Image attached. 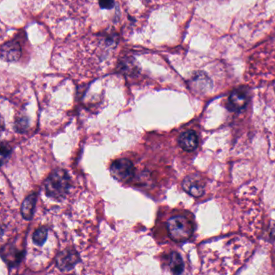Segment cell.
<instances>
[{
	"label": "cell",
	"mask_w": 275,
	"mask_h": 275,
	"mask_svg": "<svg viewBox=\"0 0 275 275\" xmlns=\"http://www.w3.org/2000/svg\"><path fill=\"white\" fill-rule=\"evenodd\" d=\"M48 232L49 231L46 227H41L36 230L33 235V241L34 242V244L38 246H42L47 240Z\"/></svg>",
	"instance_id": "11"
},
{
	"label": "cell",
	"mask_w": 275,
	"mask_h": 275,
	"mask_svg": "<svg viewBox=\"0 0 275 275\" xmlns=\"http://www.w3.org/2000/svg\"><path fill=\"white\" fill-rule=\"evenodd\" d=\"M110 173L116 180L126 182L133 178L135 167L130 160L120 158L112 162L110 166Z\"/></svg>",
	"instance_id": "3"
},
{
	"label": "cell",
	"mask_w": 275,
	"mask_h": 275,
	"mask_svg": "<svg viewBox=\"0 0 275 275\" xmlns=\"http://www.w3.org/2000/svg\"><path fill=\"white\" fill-rule=\"evenodd\" d=\"M37 203V194L34 193L25 198L21 205V214L24 219L31 220L34 217V210Z\"/></svg>",
	"instance_id": "8"
},
{
	"label": "cell",
	"mask_w": 275,
	"mask_h": 275,
	"mask_svg": "<svg viewBox=\"0 0 275 275\" xmlns=\"http://www.w3.org/2000/svg\"><path fill=\"white\" fill-rule=\"evenodd\" d=\"M21 56V47L15 42L5 44L2 47V58L7 61H16Z\"/></svg>",
	"instance_id": "9"
},
{
	"label": "cell",
	"mask_w": 275,
	"mask_h": 275,
	"mask_svg": "<svg viewBox=\"0 0 275 275\" xmlns=\"http://www.w3.org/2000/svg\"><path fill=\"white\" fill-rule=\"evenodd\" d=\"M71 189V178L62 169H57L48 176L45 182V190L48 197L55 200L64 199Z\"/></svg>",
	"instance_id": "1"
},
{
	"label": "cell",
	"mask_w": 275,
	"mask_h": 275,
	"mask_svg": "<svg viewBox=\"0 0 275 275\" xmlns=\"http://www.w3.org/2000/svg\"><path fill=\"white\" fill-rule=\"evenodd\" d=\"M182 185V188L187 194L195 198L202 196L204 193V182L199 174H189L183 179Z\"/></svg>",
	"instance_id": "5"
},
{
	"label": "cell",
	"mask_w": 275,
	"mask_h": 275,
	"mask_svg": "<svg viewBox=\"0 0 275 275\" xmlns=\"http://www.w3.org/2000/svg\"><path fill=\"white\" fill-rule=\"evenodd\" d=\"M178 144L185 151L190 152L195 150L199 144L198 137L195 131L187 130L182 133L178 138Z\"/></svg>",
	"instance_id": "7"
},
{
	"label": "cell",
	"mask_w": 275,
	"mask_h": 275,
	"mask_svg": "<svg viewBox=\"0 0 275 275\" xmlns=\"http://www.w3.org/2000/svg\"><path fill=\"white\" fill-rule=\"evenodd\" d=\"M169 266L172 273L180 274L184 269V262L181 255L177 252H172L169 255Z\"/></svg>",
	"instance_id": "10"
},
{
	"label": "cell",
	"mask_w": 275,
	"mask_h": 275,
	"mask_svg": "<svg viewBox=\"0 0 275 275\" xmlns=\"http://www.w3.org/2000/svg\"><path fill=\"white\" fill-rule=\"evenodd\" d=\"M80 261L79 252L74 248H67L57 255L56 265L62 272L71 270Z\"/></svg>",
	"instance_id": "4"
},
{
	"label": "cell",
	"mask_w": 275,
	"mask_h": 275,
	"mask_svg": "<svg viewBox=\"0 0 275 275\" xmlns=\"http://www.w3.org/2000/svg\"><path fill=\"white\" fill-rule=\"evenodd\" d=\"M29 128V121L26 118H20L16 122V128L20 133H25Z\"/></svg>",
	"instance_id": "12"
},
{
	"label": "cell",
	"mask_w": 275,
	"mask_h": 275,
	"mask_svg": "<svg viewBox=\"0 0 275 275\" xmlns=\"http://www.w3.org/2000/svg\"><path fill=\"white\" fill-rule=\"evenodd\" d=\"M11 150L9 149V147L6 145H2V149H1V153H2V160L5 158V156L6 155V157L10 154Z\"/></svg>",
	"instance_id": "14"
},
{
	"label": "cell",
	"mask_w": 275,
	"mask_h": 275,
	"mask_svg": "<svg viewBox=\"0 0 275 275\" xmlns=\"http://www.w3.org/2000/svg\"><path fill=\"white\" fill-rule=\"evenodd\" d=\"M100 8L104 9H112L115 6V0H99Z\"/></svg>",
	"instance_id": "13"
},
{
	"label": "cell",
	"mask_w": 275,
	"mask_h": 275,
	"mask_svg": "<svg viewBox=\"0 0 275 275\" xmlns=\"http://www.w3.org/2000/svg\"><path fill=\"white\" fill-rule=\"evenodd\" d=\"M168 234L174 241L181 243L186 241L192 236L194 227L190 219L183 215H175L168 219Z\"/></svg>",
	"instance_id": "2"
},
{
	"label": "cell",
	"mask_w": 275,
	"mask_h": 275,
	"mask_svg": "<svg viewBox=\"0 0 275 275\" xmlns=\"http://www.w3.org/2000/svg\"><path fill=\"white\" fill-rule=\"evenodd\" d=\"M248 103V92L244 88L234 90L228 98V107L234 112L244 109Z\"/></svg>",
	"instance_id": "6"
}]
</instances>
